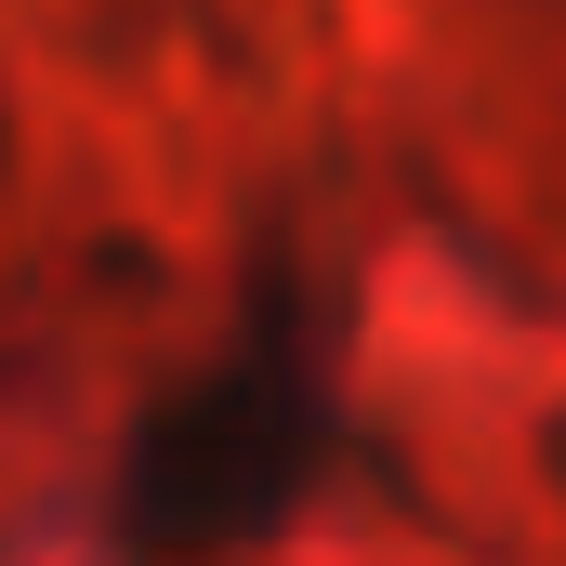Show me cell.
I'll return each mask as SVG.
<instances>
[{
  "label": "cell",
  "mask_w": 566,
  "mask_h": 566,
  "mask_svg": "<svg viewBox=\"0 0 566 566\" xmlns=\"http://www.w3.org/2000/svg\"><path fill=\"white\" fill-rule=\"evenodd\" d=\"M316 461H329V369H316V343L290 316H264L224 369H198L133 434V461H119V541L145 566L238 554V541H264L316 488Z\"/></svg>",
  "instance_id": "obj_1"
}]
</instances>
